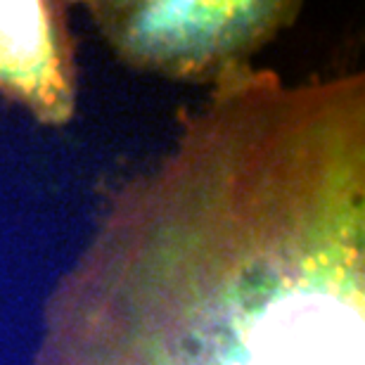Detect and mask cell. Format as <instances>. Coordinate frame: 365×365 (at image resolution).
<instances>
[{"instance_id":"obj_1","label":"cell","mask_w":365,"mask_h":365,"mask_svg":"<svg viewBox=\"0 0 365 365\" xmlns=\"http://www.w3.org/2000/svg\"><path fill=\"white\" fill-rule=\"evenodd\" d=\"M90 15L130 67L171 78L223 81L290 24L297 3L278 0H145L90 3Z\"/></svg>"},{"instance_id":"obj_2","label":"cell","mask_w":365,"mask_h":365,"mask_svg":"<svg viewBox=\"0 0 365 365\" xmlns=\"http://www.w3.org/2000/svg\"><path fill=\"white\" fill-rule=\"evenodd\" d=\"M62 8L48 0L0 3V93L52 126L67 123L76 102Z\"/></svg>"}]
</instances>
